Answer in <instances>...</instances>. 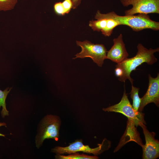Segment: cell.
Segmentation results:
<instances>
[{
    "label": "cell",
    "mask_w": 159,
    "mask_h": 159,
    "mask_svg": "<svg viewBox=\"0 0 159 159\" xmlns=\"http://www.w3.org/2000/svg\"><path fill=\"white\" fill-rule=\"evenodd\" d=\"M120 34L113 40V45L107 52L106 59L110 60L117 64L119 63L127 58L129 54L127 52L122 38Z\"/></svg>",
    "instance_id": "10"
},
{
    "label": "cell",
    "mask_w": 159,
    "mask_h": 159,
    "mask_svg": "<svg viewBox=\"0 0 159 159\" xmlns=\"http://www.w3.org/2000/svg\"><path fill=\"white\" fill-rule=\"evenodd\" d=\"M6 124L5 122H0V127L1 126H6ZM0 136H3L5 137V135L0 133Z\"/></svg>",
    "instance_id": "20"
},
{
    "label": "cell",
    "mask_w": 159,
    "mask_h": 159,
    "mask_svg": "<svg viewBox=\"0 0 159 159\" xmlns=\"http://www.w3.org/2000/svg\"><path fill=\"white\" fill-rule=\"evenodd\" d=\"M111 142L106 139H104L102 143L98 144V146L95 148H90L88 145H85L82 140H77L65 147L56 146L52 149V151L57 154H70L78 152L92 153L95 155H99L108 150L111 146Z\"/></svg>",
    "instance_id": "5"
},
{
    "label": "cell",
    "mask_w": 159,
    "mask_h": 159,
    "mask_svg": "<svg viewBox=\"0 0 159 159\" xmlns=\"http://www.w3.org/2000/svg\"><path fill=\"white\" fill-rule=\"evenodd\" d=\"M124 88L123 95L120 102L116 104L107 108H103V110L105 111L121 113L126 116L128 119L132 120L136 127L142 123L145 124L144 114L142 112H137L134 109L126 94L125 85Z\"/></svg>",
    "instance_id": "6"
},
{
    "label": "cell",
    "mask_w": 159,
    "mask_h": 159,
    "mask_svg": "<svg viewBox=\"0 0 159 159\" xmlns=\"http://www.w3.org/2000/svg\"><path fill=\"white\" fill-rule=\"evenodd\" d=\"M76 43L78 46L81 47L82 50L75 55L76 57L73 59L89 57L98 66L102 67L107 52L103 44H94L87 40L83 42L77 41Z\"/></svg>",
    "instance_id": "4"
},
{
    "label": "cell",
    "mask_w": 159,
    "mask_h": 159,
    "mask_svg": "<svg viewBox=\"0 0 159 159\" xmlns=\"http://www.w3.org/2000/svg\"><path fill=\"white\" fill-rule=\"evenodd\" d=\"M18 0H0V11H7L14 8Z\"/></svg>",
    "instance_id": "16"
},
{
    "label": "cell",
    "mask_w": 159,
    "mask_h": 159,
    "mask_svg": "<svg viewBox=\"0 0 159 159\" xmlns=\"http://www.w3.org/2000/svg\"><path fill=\"white\" fill-rule=\"evenodd\" d=\"M61 124L60 118L51 115L46 116L42 120L36 138V146L39 148L46 139H53L58 141Z\"/></svg>",
    "instance_id": "3"
},
{
    "label": "cell",
    "mask_w": 159,
    "mask_h": 159,
    "mask_svg": "<svg viewBox=\"0 0 159 159\" xmlns=\"http://www.w3.org/2000/svg\"><path fill=\"white\" fill-rule=\"evenodd\" d=\"M11 88V87L10 88L7 87L3 91L0 90V108L2 107L1 114L3 118L9 115V112L6 108V100Z\"/></svg>",
    "instance_id": "11"
},
{
    "label": "cell",
    "mask_w": 159,
    "mask_h": 159,
    "mask_svg": "<svg viewBox=\"0 0 159 159\" xmlns=\"http://www.w3.org/2000/svg\"><path fill=\"white\" fill-rule=\"evenodd\" d=\"M66 14H68L72 8V3L71 0H64L62 2Z\"/></svg>",
    "instance_id": "18"
},
{
    "label": "cell",
    "mask_w": 159,
    "mask_h": 159,
    "mask_svg": "<svg viewBox=\"0 0 159 159\" xmlns=\"http://www.w3.org/2000/svg\"><path fill=\"white\" fill-rule=\"evenodd\" d=\"M137 48L138 52L134 57L127 58L115 66V74L118 77V80L121 82H125L128 79L132 85L134 80L130 77L132 71L136 70L137 67L144 63L152 65L157 61L154 53L159 51L158 47L148 49L139 43Z\"/></svg>",
    "instance_id": "1"
},
{
    "label": "cell",
    "mask_w": 159,
    "mask_h": 159,
    "mask_svg": "<svg viewBox=\"0 0 159 159\" xmlns=\"http://www.w3.org/2000/svg\"><path fill=\"white\" fill-rule=\"evenodd\" d=\"M95 18L96 19L99 18L112 19L117 21L119 25L127 26L136 32L147 29L155 31L159 30V22L151 20L148 14H139L137 15L121 16L117 15L113 11L103 14L98 10Z\"/></svg>",
    "instance_id": "2"
},
{
    "label": "cell",
    "mask_w": 159,
    "mask_h": 159,
    "mask_svg": "<svg viewBox=\"0 0 159 159\" xmlns=\"http://www.w3.org/2000/svg\"><path fill=\"white\" fill-rule=\"evenodd\" d=\"M56 159H97L99 157L95 155L89 156L83 154H80L78 153H75L67 155L57 154L55 156Z\"/></svg>",
    "instance_id": "12"
},
{
    "label": "cell",
    "mask_w": 159,
    "mask_h": 159,
    "mask_svg": "<svg viewBox=\"0 0 159 159\" xmlns=\"http://www.w3.org/2000/svg\"><path fill=\"white\" fill-rule=\"evenodd\" d=\"M143 129L145 144L141 146L143 148L142 158L143 159H155L159 157V142L155 138V133L150 132L143 123L139 125Z\"/></svg>",
    "instance_id": "8"
},
{
    "label": "cell",
    "mask_w": 159,
    "mask_h": 159,
    "mask_svg": "<svg viewBox=\"0 0 159 159\" xmlns=\"http://www.w3.org/2000/svg\"><path fill=\"white\" fill-rule=\"evenodd\" d=\"M139 88L136 87L132 85V89L130 94V97L132 99L133 103L132 106L134 109L137 112L138 111L141 102V98H140L138 95Z\"/></svg>",
    "instance_id": "13"
},
{
    "label": "cell",
    "mask_w": 159,
    "mask_h": 159,
    "mask_svg": "<svg viewBox=\"0 0 159 159\" xmlns=\"http://www.w3.org/2000/svg\"><path fill=\"white\" fill-rule=\"evenodd\" d=\"M96 20H92L89 23V26L94 31H101L105 27L107 22L106 19L99 18Z\"/></svg>",
    "instance_id": "14"
},
{
    "label": "cell",
    "mask_w": 159,
    "mask_h": 159,
    "mask_svg": "<svg viewBox=\"0 0 159 159\" xmlns=\"http://www.w3.org/2000/svg\"><path fill=\"white\" fill-rule=\"evenodd\" d=\"M123 6L132 7L125 11V15L136 14H159V0H120Z\"/></svg>",
    "instance_id": "7"
},
{
    "label": "cell",
    "mask_w": 159,
    "mask_h": 159,
    "mask_svg": "<svg viewBox=\"0 0 159 159\" xmlns=\"http://www.w3.org/2000/svg\"><path fill=\"white\" fill-rule=\"evenodd\" d=\"M148 87L144 95L141 98V102L138 111L142 112L144 108L148 104L154 103L158 107L159 106V74L156 77L153 78L151 75H148Z\"/></svg>",
    "instance_id": "9"
},
{
    "label": "cell",
    "mask_w": 159,
    "mask_h": 159,
    "mask_svg": "<svg viewBox=\"0 0 159 159\" xmlns=\"http://www.w3.org/2000/svg\"><path fill=\"white\" fill-rule=\"evenodd\" d=\"M72 3V8L73 9L77 8L80 5L82 0H71Z\"/></svg>",
    "instance_id": "19"
},
{
    "label": "cell",
    "mask_w": 159,
    "mask_h": 159,
    "mask_svg": "<svg viewBox=\"0 0 159 159\" xmlns=\"http://www.w3.org/2000/svg\"><path fill=\"white\" fill-rule=\"evenodd\" d=\"M105 19L107 20L106 25L101 32L102 34L105 36L109 37L111 35L114 28L119 25L117 21L113 19L108 18Z\"/></svg>",
    "instance_id": "15"
},
{
    "label": "cell",
    "mask_w": 159,
    "mask_h": 159,
    "mask_svg": "<svg viewBox=\"0 0 159 159\" xmlns=\"http://www.w3.org/2000/svg\"><path fill=\"white\" fill-rule=\"evenodd\" d=\"M54 10L55 13L58 15L63 16L66 14L62 2L55 3L54 5Z\"/></svg>",
    "instance_id": "17"
}]
</instances>
